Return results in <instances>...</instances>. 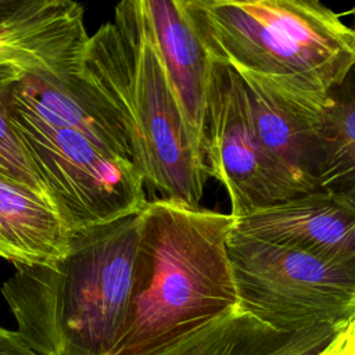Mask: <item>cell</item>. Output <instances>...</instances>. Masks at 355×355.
Here are the masks:
<instances>
[{
    "label": "cell",
    "instance_id": "18",
    "mask_svg": "<svg viewBox=\"0 0 355 355\" xmlns=\"http://www.w3.org/2000/svg\"><path fill=\"white\" fill-rule=\"evenodd\" d=\"M32 0H0V25L19 15Z\"/></svg>",
    "mask_w": 355,
    "mask_h": 355
},
{
    "label": "cell",
    "instance_id": "10",
    "mask_svg": "<svg viewBox=\"0 0 355 355\" xmlns=\"http://www.w3.org/2000/svg\"><path fill=\"white\" fill-rule=\"evenodd\" d=\"M87 40L80 4L32 0L19 15L0 25V65L68 82L80 68Z\"/></svg>",
    "mask_w": 355,
    "mask_h": 355
},
{
    "label": "cell",
    "instance_id": "13",
    "mask_svg": "<svg viewBox=\"0 0 355 355\" xmlns=\"http://www.w3.org/2000/svg\"><path fill=\"white\" fill-rule=\"evenodd\" d=\"M73 233L49 197L0 173V257L18 266L53 265L69 251Z\"/></svg>",
    "mask_w": 355,
    "mask_h": 355
},
{
    "label": "cell",
    "instance_id": "17",
    "mask_svg": "<svg viewBox=\"0 0 355 355\" xmlns=\"http://www.w3.org/2000/svg\"><path fill=\"white\" fill-rule=\"evenodd\" d=\"M0 355H37L21 338L17 330L0 327Z\"/></svg>",
    "mask_w": 355,
    "mask_h": 355
},
{
    "label": "cell",
    "instance_id": "3",
    "mask_svg": "<svg viewBox=\"0 0 355 355\" xmlns=\"http://www.w3.org/2000/svg\"><path fill=\"white\" fill-rule=\"evenodd\" d=\"M140 214L73 233L53 265L18 266L1 294L37 355H112L128 320Z\"/></svg>",
    "mask_w": 355,
    "mask_h": 355
},
{
    "label": "cell",
    "instance_id": "11",
    "mask_svg": "<svg viewBox=\"0 0 355 355\" xmlns=\"http://www.w3.org/2000/svg\"><path fill=\"white\" fill-rule=\"evenodd\" d=\"M11 97L43 122L76 130L133 164L130 143L119 118L76 73L65 82L47 73L22 72L11 87Z\"/></svg>",
    "mask_w": 355,
    "mask_h": 355
},
{
    "label": "cell",
    "instance_id": "4",
    "mask_svg": "<svg viewBox=\"0 0 355 355\" xmlns=\"http://www.w3.org/2000/svg\"><path fill=\"white\" fill-rule=\"evenodd\" d=\"M215 61L318 111L355 68V28L316 0H183Z\"/></svg>",
    "mask_w": 355,
    "mask_h": 355
},
{
    "label": "cell",
    "instance_id": "14",
    "mask_svg": "<svg viewBox=\"0 0 355 355\" xmlns=\"http://www.w3.org/2000/svg\"><path fill=\"white\" fill-rule=\"evenodd\" d=\"M344 326L280 331L236 309L161 355H322Z\"/></svg>",
    "mask_w": 355,
    "mask_h": 355
},
{
    "label": "cell",
    "instance_id": "19",
    "mask_svg": "<svg viewBox=\"0 0 355 355\" xmlns=\"http://www.w3.org/2000/svg\"><path fill=\"white\" fill-rule=\"evenodd\" d=\"M351 12H352V14H354V15H355V7H354V8H352V11H351Z\"/></svg>",
    "mask_w": 355,
    "mask_h": 355
},
{
    "label": "cell",
    "instance_id": "16",
    "mask_svg": "<svg viewBox=\"0 0 355 355\" xmlns=\"http://www.w3.org/2000/svg\"><path fill=\"white\" fill-rule=\"evenodd\" d=\"M22 72L14 65H0V173L44 193L10 115L11 87Z\"/></svg>",
    "mask_w": 355,
    "mask_h": 355
},
{
    "label": "cell",
    "instance_id": "9",
    "mask_svg": "<svg viewBox=\"0 0 355 355\" xmlns=\"http://www.w3.org/2000/svg\"><path fill=\"white\" fill-rule=\"evenodd\" d=\"M240 76L245 83L261 148L283 200L319 190L316 118L320 110H306L259 80Z\"/></svg>",
    "mask_w": 355,
    "mask_h": 355
},
{
    "label": "cell",
    "instance_id": "6",
    "mask_svg": "<svg viewBox=\"0 0 355 355\" xmlns=\"http://www.w3.org/2000/svg\"><path fill=\"white\" fill-rule=\"evenodd\" d=\"M237 309L280 331L355 320V269L233 229L226 243Z\"/></svg>",
    "mask_w": 355,
    "mask_h": 355
},
{
    "label": "cell",
    "instance_id": "20",
    "mask_svg": "<svg viewBox=\"0 0 355 355\" xmlns=\"http://www.w3.org/2000/svg\"><path fill=\"white\" fill-rule=\"evenodd\" d=\"M354 323H355V322H354Z\"/></svg>",
    "mask_w": 355,
    "mask_h": 355
},
{
    "label": "cell",
    "instance_id": "8",
    "mask_svg": "<svg viewBox=\"0 0 355 355\" xmlns=\"http://www.w3.org/2000/svg\"><path fill=\"white\" fill-rule=\"evenodd\" d=\"M233 229L355 269V205L324 190L301 194L237 218Z\"/></svg>",
    "mask_w": 355,
    "mask_h": 355
},
{
    "label": "cell",
    "instance_id": "5",
    "mask_svg": "<svg viewBox=\"0 0 355 355\" xmlns=\"http://www.w3.org/2000/svg\"><path fill=\"white\" fill-rule=\"evenodd\" d=\"M10 115L46 196L72 233L146 208V184L132 162L76 130L43 122L12 97Z\"/></svg>",
    "mask_w": 355,
    "mask_h": 355
},
{
    "label": "cell",
    "instance_id": "2",
    "mask_svg": "<svg viewBox=\"0 0 355 355\" xmlns=\"http://www.w3.org/2000/svg\"><path fill=\"white\" fill-rule=\"evenodd\" d=\"M79 79L119 118L133 164L158 200L200 208L201 147L154 44L141 0L122 1L86 43Z\"/></svg>",
    "mask_w": 355,
    "mask_h": 355
},
{
    "label": "cell",
    "instance_id": "7",
    "mask_svg": "<svg viewBox=\"0 0 355 355\" xmlns=\"http://www.w3.org/2000/svg\"><path fill=\"white\" fill-rule=\"evenodd\" d=\"M202 153L208 176L229 194L234 219L284 201L261 148L244 80L230 65L212 58Z\"/></svg>",
    "mask_w": 355,
    "mask_h": 355
},
{
    "label": "cell",
    "instance_id": "15",
    "mask_svg": "<svg viewBox=\"0 0 355 355\" xmlns=\"http://www.w3.org/2000/svg\"><path fill=\"white\" fill-rule=\"evenodd\" d=\"M319 190L355 205V68L330 90L316 118Z\"/></svg>",
    "mask_w": 355,
    "mask_h": 355
},
{
    "label": "cell",
    "instance_id": "1",
    "mask_svg": "<svg viewBox=\"0 0 355 355\" xmlns=\"http://www.w3.org/2000/svg\"><path fill=\"white\" fill-rule=\"evenodd\" d=\"M234 218L166 200L140 212L128 320L112 355H161L237 309Z\"/></svg>",
    "mask_w": 355,
    "mask_h": 355
},
{
    "label": "cell",
    "instance_id": "12",
    "mask_svg": "<svg viewBox=\"0 0 355 355\" xmlns=\"http://www.w3.org/2000/svg\"><path fill=\"white\" fill-rule=\"evenodd\" d=\"M141 6L166 75L202 151L211 57L183 0H141Z\"/></svg>",
    "mask_w": 355,
    "mask_h": 355
}]
</instances>
